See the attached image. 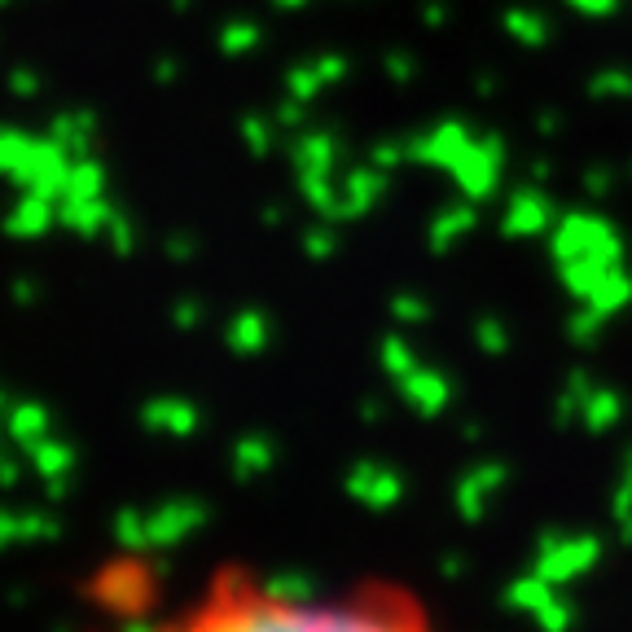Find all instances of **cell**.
Returning a JSON list of instances; mask_svg holds the SVG:
<instances>
[{"label":"cell","instance_id":"6da1fadb","mask_svg":"<svg viewBox=\"0 0 632 632\" xmlns=\"http://www.w3.org/2000/svg\"><path fill=\"white\" fill-rule=\"evenodd\" d=\"M111 632H444L427 593L391 576L294 584L247 563L202 576L176 606L132 615Z\"/></svg>","mask_w":632,"mask_h":632}]
</instances>
